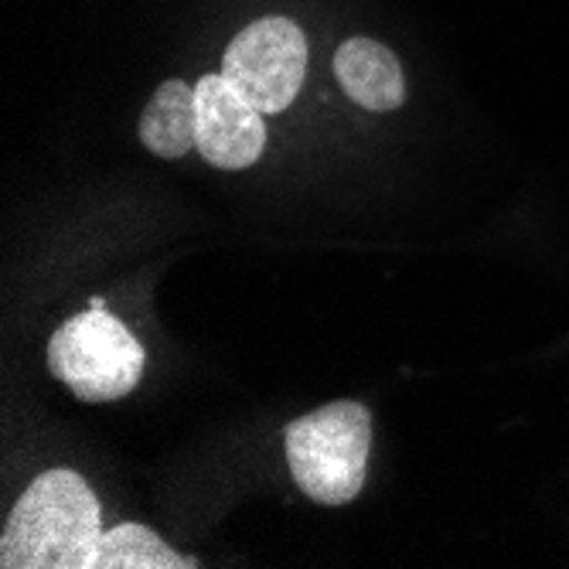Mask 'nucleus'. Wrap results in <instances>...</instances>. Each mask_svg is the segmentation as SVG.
I'll return each mask as SVG.
<instances>
[{
    "mask_svg": "<svg viewBox=\"0 0 569 569\" xmlns=\"http://www.w3.org/2000/svg\"><path fill=\"white\" fill-rule=\"evenodd\" d=\"M99 501L66 468L44 471L11 508L0 539L4 569H92L99 549Z\"/></svg>",
    "mask_w": 569,
    "mask_h": 569,
    "instance_id": "nucleus-1",
    "label": "nucleus"
},
{
    "mask_svg": "<svg viewBox=\"0 0 569 569\" xmlns=\"http://www.w3.org/2000/svg\"><path fill=\"white\" fill-rule=\"evenodd\" d=\"M372 412L361 402H331L287 427V463L297 488L318 505H348L366 485Z\"/></svg>",
    "mask_w": 569,
    "mask_h": 569,
    "instance_id": "nucleus-2",
    "label": "nucleus"
},
{
    "mask_svg": "<svg viewBox=\"0 0 569 569\" xmlns=\"http://www.w3.org/2000/svg\"><path fill=\"white\" fill-rule=\"evenodd\" d=\"M48 372L86 402L123 399L143 376V348L107 303L89 307L51 335Z\"/></svg>",
    "mask_w": 569,
    "mask_h": 569,
    "instance_id": "nucleus-3",
    "label": "nucleus"
},
{
    "mask_svg": "<svg viewBox=\"0 0 569 569\" xmlns=\"http://www.w3.org/2000/svg\"><path fill=\"white\" fill-rule=\"evenodd\" d=\"M307 72V38L290 18H260L226 48L222 76L263 117L283 113Z\"/></svg>",
    "mask_w": 569,
    "mask_h": 569,
    "instance_id": "nucleus-4",
    "label": "nucleus"
},
{
    "mask_svg": "<svg viewBox=\"0 0 569 569\" xmlns=\"http://www.w3.org/2000/svg\"><path fill=\"white\" fill-rule=\"evenodd\" d=\"M198 102V153L212 168L242 171L260 161L267 143L263 113L222 76L209 72L194 82Z\"/></svg>",
    "mask_w": 569,
    "mask_h": 569,
    "instance_id": "nucleus-5",
    "label": "nucleus"
},
{
    "mask_svg": "<svg viewBox=\"0 0 569 569\" xmlns=\"http://www.w3.org/2000/svg\"><path fill=\"white\" fill-rule=\"evenodd\" d=\"M335 76L348 99L376 113H389L406 99L399 59L372 38H348L335 56Z\"/></svg>",
    "mask_w": 569,
    "mask_h": 569,
    "instance_id": "nucleus-6",
    "label": "nucleus"
},
{
    "mask_svg": "<svg viewBox=\"0 0 569 569\" xmlns=\"http://www.w3.org/2000/svg\"><path fill=\"white\" fill-rule=\"evenodd\" d=\"M140 140L158 158H184L198 150V102L194 86L181 79H168L150 96L147 110L140 117Z\"/></svg>",
    "mask_w": 569,
    "mask_h": 569,
    "instance_id": "nucleus-7",
    "label": "nucleus"
},
{
    "mask_svg": "<svg viewBox=\"0 0 569 569\" xmlns=\"http://www.w3.org/2000/svg\"><path fill=\"white\" fill-rule=\"evenodd\" d=\"M194 559L178 556L164 546L158 532L147 526L123 522L110 532L99 536V549L92 559V569H191Z\"/></svg>",
    "mask_w": 569,
    "mask_h": 569,
    "instance_id": "nucleus-8",
    "label": "nucleus"
}]
</instances>
